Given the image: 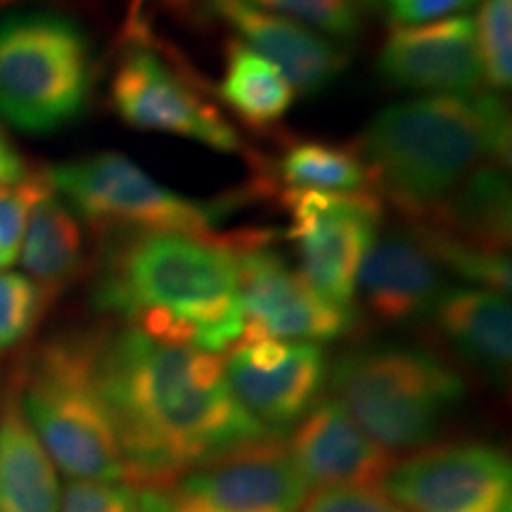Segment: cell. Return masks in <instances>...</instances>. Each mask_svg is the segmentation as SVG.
<instances>
[{"label": "cell", "instance_id": "1", "mask_svg": "<svg viewBox=\"0 0 512 512\" xmlns=\"http://www.w3.org/2000/svg\"><path fill=\"white\" fill-rule=\"evenodd\" d=\"M98 377L136 489L275 437L233 394L219 354L124 325L100 335Z\"/></svg>", "mask_w": 512, "mask_h": 512}, {"label": "cell", "instance_id": "2", "mask_svg": "<svg viewBox=\"0 0 512 512\" xmlns=\"http://www.w3.org/2000/svg\"><path fill=\"white\" fill-rule=\"evenodd\" d=\"M93 287L102 313L147 337L221 354L245 330L230 240L178 230H110Z\"/></svg>", "mask_w": 512, "mask_h": 512}, {"label": "cell", "instance_id": "3", "mask_svg": "<svg viewBox=\"0 0 512 512\" xmlns=\"http://www.w3.org/2000/svg\"><path fill=\"white\" fill-rule=\"evenodd\" d=\"M510 112L494 93L422 95L387 105L358 138L370 185L422 221L479 166L510 164Z\"/></svg>", "mask_w": 512, "mask_h": 512}, {"label": "cell", "instance_id": "4", "mask_svg": "<svg viewBox=\"0 0 512 512\" xmlns=\"http://www.w3.org/2000/svg\"><path fill=\"white\" fill-rule=\"evenodd\" d=\"M100 335L64 332L24 361L15 389L48 456L72 479L128 482L124 451L98 377Z\"/></svg>", "mask_w": 512, "mask_h": 512}, {"label": "cell", "instance_id": "5", "mask_svg": "<svg viewBox=\"0 0 512 512\" xmlns=\"http://www.w3.org/2000/svg\"><path fill=\"white\" fill-rule=\"evenodd\" d=\"M328 375L335 401L389 453L430 444L465 396L444 358L401 344L351 349Z\"/></svg>", "mask_w": 512, "mask_h": 512}, {"label": "cell", "instance_id": "6", "mask_svg": "<svg viewBox=\"0 0 512 512\" xmlns=\"http://www.w3.org/2000/svg\"><path fill=\"white\" fill-rule=\"evenodd\" d=\"M93 93V48L76 19L48 10L0 15V121L31 136L74 124Z\"/></svg>", "mask_w": 512, "mask_h": 512}, {"label": "cell", "instance_id": "7", "mask_svg": "<svg viewBox=\"0 0 512 512\" xmlns=\"http://www.w3.org/2000/svg\"><path fill=\"white\" fill-rule=\"evenodd\" d=\"M119 119L138 131L188 138L223 155L245 152L240 133L197 88L195 76L171 60L147 22L131 10L124 27V53L110 83Z\"/></svg>", "mask_w": 512, "mask_h": 512}, {"label": "cell", "instance_id": "8", "mask_svg": "<svg viewBox=\"0 0 512 512\" xmlns=\"http://www.w3.org/2000/svg\"><path fill=\"white\" fill-rule=\"evenodd\" d=\"M50 188L76 219L102 230H178L207 235L219 207L166 188L121 152L62 162L46 171Z\"/></svg>", "mask_w": 512, "mask_h": 512}, {"label": "cell", "instance_id": "9", "mask_svg": "<svg viewBox=\"0 0 512 512\" xmlns=\"http://www.w3.org/2000/svg\"><path fill=\"white\" fill-rule=\"evenodd\" d=\"M138 491L143 512H299L311 489L273 437Z\"/></svg>", "mask_w": 512, "mask_h": 512}, {"label": "cell", "instance_id": "10", "mask_svg": "<svg viewBox=\"0 0 512 512\" xmlns=\"http://www.w3.org/2000/svg\"><path fill=\"white\" fill-rule=\"evenodd\" d=\"M283 207L302 278L328 304L354 311L358 268L382 226L380 197L370 190H285Z\"/></svg>", "mask_w": 512, "mask_h": 512}, {"label": "cell", "instance_id": "11", "mask_svg": "<svg viewBox=\"0 0 512 512\" xmlns=\"http://www.w3.org/2000/svg\"><path fill=\"white\" fill-rule=\"evenodd\" d=\"M271 235L261 230L238 233L233 245L238 261V297L245 318L240 339H285V342H332L354 330L356 313L325 302L294 271Z\"/></svg>", "mask_w": 512, "mask_h": 512}, {"label": "cell", "instance_id": "12", "mask_svg": "<svg viewBox=\"0 0 512 512\" xmlns=\"http://www.w3.org/2000/svg\"><path fill=\"white\" fill-rule=\"evenodd\" d=\"M382 491L406 512H508L510 456L484 441L418 448L396 460Z\"/></svg>", "mask_w": 512, "mask_h": 512}, {"label": "cell", "instance_id": "13", "mask_svg": "<svg viewBox=\"0 0 512 512\" xmlns=\"http://www.w3.org/2000/svg\"><path fill=\"white\" fill-rule=\"evenodd\" d=\"M223 368L245 411L273 434L297 425L328 380V356L320 344L271 337L240 339Z\"/></svg>", "mask_w": 512, "mask_h": 512}, {"label": "cell", "instance_id": "14", "mask_svg": "<svg viewBox=\"0 0 512 512\" xmlns=\"http://www.w3.org/2000/svg\"><path fill=\"white\" fill-rule=\"evenodd\" d=\"M377 74L408 93L467 95L482 83L475 19L448 17L418 27H396L377 55Z\"/></svg>", "mask_w": 512, "mask_h": 512}, {"label": "cell", "instance_id": "15", "mask_svg": "<svg viewBox=\"0 0 512 512\" xmlns=\"http://www.w3.org/2000/svg\"><path fill=\"white\" fill-rule=\"evenodd\" d=\"M444 268L411 228H392L377 233L363 256L356 278V294L382 325H403L432 311L446 290Z\"/></svg>", "mask_w": 512, "mask_h": 512}, {"label": "cell", "instance_id": "16", "mask_svg": "<svg viewBox=\"0 0 512 512\" xmlns=\"http://www.w3.org/2000/svg\"><path fill=\"white\" fill-rule=\"evenodd\" d=\"M309 489L377 486L396 465L394 453L370 439L335 399L313 406L285 446Z\"/></svg>", "mask_w": 512, "mask_h": 512}, {"label": "cell", "instance_id": "17", "mask_svg": "<svg viewBox=\"0 0 512 512\" xmlns=\"http://www.w3.org/2000/svg\"><path fill=\"white\" fill-rule=\"evenodd\" d=\"M207 12L221 17L259 55L283 72L294 93L316 95L335 83L349 64V53L332 38L247 0H207Z\"/></svg>", "mask_w": 512, "mask_h": 512}, {"label": "cell", "instance_id": "18", "mask_svg": "<svg viewBox=\"0 0 512 512\" xmlns=\"http://www.w3.org/2000/svg\"><path fill=\"white\" fill-rule=\"evenodd\" d=\"M427 316L441 342L467 366L494 377L508 373L512 361L508 294L472 285L446 287Z\"/></svg>", "mask_w": 512, "mask_h": 512}, {"label": "cell", "instance_id": "19", "mask_svg": "<svg viewBox=\"0 0 512 512\" xmlns=\"http://www.w3.org/2000/svg\"><path fill=\"white\" fill-rule=\"evenodd\" d=\"M415 226L486 252H505L510 245L512 197L508 164L479 166L432 214Z\"/></svg>", "mask_w": 512, "mask_h": 512}, {"label": "cell", "instance_id": "20", "mask_svg": "<svg viewBox=\"0 0 512 512\" xmlns=\"http://www.w3.org/2000/svg\"><path fill=\"white\" fill-rule=\"evenodd\" d=\"M60 501L57 467L12 384L0 403V512H57Z\"/></svg>", "mask_w": 512, "mask_h": 512}, {"label": "cell", "instance_id": "21", "mask_svg": "<svg viewBox=\"0 0 512 512\" xmlns=\"http://www.w3.org/2000/svg\"><path fill=\"white\" fill-rule=\"evenodd\" d=\"M24 271L50 299L79 278L86 264V238L72 209L48 188L29 211L22 238Z\"/></svg>", "mask_w": 512, "mask_h": 512}, {"label": "cell", "instance_id": "22", "mask_svg": "<svg viewBox=\"0 0 512 512\" xmlns=\"http://www.w3.org/2000/svg\"><path fill=\"white\" fill-rule=\"evenodd\" d=\"M219 100L252 128L275 126L292 110L297 93L283 72L242 41L226 43Z\"/></svg>", "mask_w": 512, "mask_h": 512}, {"label": "cell", "instance_id": "23", "mask_svg": "<svg viewBox=\"0 0 512 512\" xmlns=\"http://www.w3.org/2000/svg\"><path fill=\"white\" fill-rule=\"evenodd\" d=\"M275 174L287 190L361 192L370 185L368 166L356 147L323 140H297L275 162Z\"/></svg>", "mask_w": 512, "mask_h": 512}, {"label": "cell", "instance_id": "24", "mask_svg": "<svg viewBox=\"0 0 512 512\" xmlns=\"http://www.w3.org/2000/svg\"><path fill=\"white\" fill-rule=\"evenodd\" d=\"M437 256L441 268L448 273L458 275L472 287H484V290H494L501 294H510L512 285V264L508 252H486L470 245H460L456 240H448L444 235L432 233V230L415 226Z\"/></svg>", "mask_w": 512, "mask_h": 512}, {"label": "cell", "instance_id": "25", "mask_svg": "<svg viewBox=\"0 0 512 512\" xmlns=\"http://www.w3.org/2000/svg\"><path fill=\"white\" fill-rule=\"evenodd\" d=\"M48 302L29 275L0 271V354H10L34 335Z\"/></svg>", "mask_w": 512, "mask_h": 512}, {"label": "cell", "instance_id": "26", "mask_svg": "<svg viewBox=\"0 0 512 512\" xmlns=\"http://www.w3.org/2000/svg\"><path fill=\"white\" fill-rule=\"evenodd\" d=\"M254 8L309 27L332 41H351L361 34L363 8L356 0H247Z\"/></svg>", "mask_w": 512, "mask_h": 512}, {"label": "cell", "instance_id": "27", "mask_svg": "<svg viewBox=\"0 0 512 512\" xmlns=\"http://www.w3.org/2000/svg\"><path fill=\"white\" fill-rule=\"evenodd\" d=\"M482 79L496 91L512 83V0H484L475 19Z\"/></svg>", "mask_w": 512, "mask_h": 512}, {"label": "cell", "instance_id": "28", "mask_svg": "<svg viewBox=\"0 0 512 512\" xmlns=\"http://www.w3.org/2000/svg\"><path fill=\"white\" fill-rule=\"evenodd\" d=\"M48 188L46 171L29 174L15 185H0V271L17 261L29 211Z\"/></svg>", "mask_w": 512, "mask_h": 512}, {"label": "cell", "instance_id": "29", "mask_svg": "<svg viewBox=\"0 0 512 512\" xmlns=\"http://www.w3.org/2000/svg\"><path fill=\"white\" fill-rule=\"evenodd\" d=\"M57 512H143L140 491L128 482L72 479Z\"/></svg>", "mask_w": 512, "mask_h": 512}, {"label": "cell", "instance_id": "30", "mask_svg": "<svg viewBox=\"0 0 512 512\" xmlns=\"http://www.w3.org/2000/svg\"><path fill=\"white\" fill-rule=\"evenodd\" d=\"M299 512H406L377 486H337L306 498Z\"/></svg>", "mask_w": 512, "mask_h": 512}, {"label": "cell", "instance_id": "31", "mask_svg": "<svg viewBox=\"0 0 512 512\" xmlns=\"http://www.w3.org/2000/svg\"><path fill=\"white\" fill-rule=\"evenodd\" d=\"M477 0H387L389 15L399 27H418L463 12Z\"/></svg>", "mask_w": 512, "mask_h": 512}, {"label": "cell", "instance_id": "32", "mask_svg": "<svg viewBox=\"0 0 512 512\" xmlns=\"http://www.w3.org/2000/svg\"><path fill=\"white\" fill-rule=\"evenodd\" d=\"M29 176L27 164L0 128V185H15Z\"/></svg>", "mask_w": 512, "mask_h": 512}, {"label": "cell", "instance_id": "33", "mask_svg": "<svg viewBox=\"0 0 512 512\" xmlns=\"http://www.w3.org/2000/svg\"><path fill=\"white\" fill-rule=\"evenodd\" d=\"M166 3H169L171 8H178V10H195L197 5L204 3V10H207V0H166Z\"/></svg>", "mask_w": 512, "mask_h": 512}, {"label": "cell", "instance_id": "34", "mask_svg": "<svg viewBox=\"0 0 512 512\" xmlns=\"http://www.w3.org/2000/svg\"><path fill=\"white\" fill-rule=\"evenodd\" d=\"M19 0H0V10H5V8H10V5H17Z\"/></svg>", "mask_w": 512, "mask_h": 512}, {"label": "cell", "instance_id": "35", "mask_svg": "<svg viewBox=\"0 0 512 512\" xmlns=\"http://www.w3.org/2000/svg\"><path fill=\"white\" fill-rule=\"evenodd\" d=\"M508 512H510V510H508Z\"/></svg>", "mask_w": 512, "mask_h": 512}]
</instances>
